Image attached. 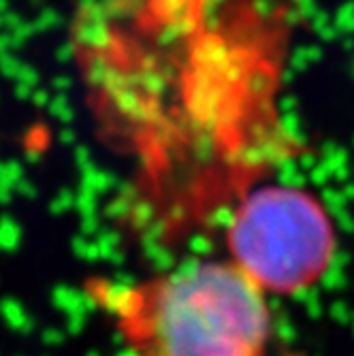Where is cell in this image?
<instances>
[{"mask_svg": "<svg viewBox=\"0 0 354 356\" xmlns=\"http://www.w3.org/2000/svg\"><path fill=\"white\" fill-rule=\"evenodd\" d=\"M86 290L131 356H269V297L231 261H190L141 280L94 277Z\"/></svg>", "mask_w": 354, "mask_h": 356, "instance_id": "obj_1", "label": "cell"}, {"mask_svg": "<svg viewBox=\"0 0 354 356\" xmlns=\"http://www.w3.org/2000/svg\"><path fill=\"white\" fill-rule=\"evenodd\" d=\"M227 250V261L267 297H288L325 280L337 254V231L329 209L312 192L269 184L235 205Z\"/></svg>", "mask_w": 354, "mask_h": 356, "instance_id": "obj_2", "label": "cell"}]
</instances>
